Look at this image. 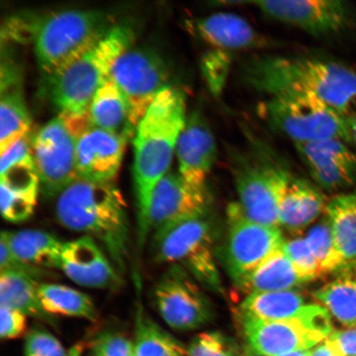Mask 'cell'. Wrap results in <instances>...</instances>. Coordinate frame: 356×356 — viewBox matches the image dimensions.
Instances as JSON below:
<instances>
[{
    "label": "cell",
    "instance_id": "6da1fadb",
    "mask_svg": "<svg viewBox=\"0 0 356 356\" xmlns=\"http://www.w3.org/2000/svg\"><path fill=\"white\" fill-rule=\"evenodd\" d=\"M249 86L270 97H306L323 102L350 120L356 117V73L337 62L261 56L244 65Z\"/></svg>",
    "mask_w": 356,
    "mask_h": 356
},
{
    "label": "cell",
    "instance_id": "7a4b0ae2",
    "mask_svg": "<svg viewBox=\"0 0 356 356\" xmlns=\"http://www.w3.org/2000/svg\"><path fill=\"white\" fill-rule=\"evenodd\" d=\"M186 97L179 88L168 86L151 104L136 128L134 140L138 247L149 238L151 197L159 181L170 171L173 154L186 122Z\"/></svg>",
    "mask_w": 356,
    "mask_h": 356
},
{
    "label": "cell",
    "instance_id": "3957f363",
    "mask_svg": "<svg viewBox=\"0 0 356 356\" xmlns=\"http://www.w3.org/2000/svg\"><path fill=\"white\" fill-rule=\"evenodd\" d=\"M56 216L65 228L102 244L118 273L126 270L131 225L126 200L113 182L78 178L56 198Z\"/></svg>",
    "mask_w": 356,
    "mask_h": 356
},
{
    "label": "cell",
    "instance_id": "277c9868",
    "mask_svg": "<svg viewBox=\"0 0 356 356\" xmlns=\"http://www.w3.org/2000/svg\"><path fill=\"white\" fill-rule=\"evenodd\" d=\"M135 39L131 26L115 25L95 47L48 76L49 97L60 113H88L97 89L110 77L118 58L132 48Z\"/></svg>",
    "mask_w": 356,
    "mask_h": 356
},
{
    "label": "cell",
    "instance_id": "5b68a950",
    "mask_svg": "<svg viewBox=\"0 0 356 356\" xmlns=\"http://www.w3.org/2000/svg\"><path fill=\"white\" fill-rule=\"evenodd\" d=\"M115 26L113 16L95 10H66L43 17L34 38L40 68L51 76L95 47Z\"/></svg>",
    "mask_w": 356,
    "mask_h": 356
},
{
    "label": "cell",
    "instance_id": "8992f818",
    "mask_svg": "<svg viewBox=\"0 0 356 356\" xmlns=\"http://www.w3.org/2000/svg\"><path fill=\"white\" fill-rule=\"evenodd\" d=\"M234 157L233 172L242 210L258 224L280 226V200L291 179L282 159L269 147L255 144Z\"/></svg>",
    "mask_w": 356,
    "mask_h": 356
},
{
    "label": "cell",
    "instance_id": "52a82bcc",
    "mask_svg": "<svg viewBox=\"0 0 356 356\" xmlns=\"http://www.w3.org/2000/svg\"><path fill=\"white\" fill-rule=\"evenodd\" d=\"M92 127L88 113H60L34 136L33 157L44 197L57 198L78 179V141Z\"/></svg>",
    "mask_w": 356,
    "mask_h": 356
},
{
    "label": "cell",
    "instance_id": "ba28073f",
    "mask_svg": "<svg viewBox=\"0 0 356 356\" xmlns=\"http://www.w3.org/2000/svg\"><path fill=\"white\" fill-rule=\"evenodd\" d=\"M213 247V229L208 213L158 231L151 240V252L156 261L179 265L202 286L221 293L222 286Z\"/></svg>",
    "mask_w": 356,
    "mask_h": 356
},
{
    "label": "cell",
    "instance_id": "9c48e42d",
    "mask_svg": "<svg viewBox=\"0 0 356 356\" xmlns=\"http://www.w3.org/2000/svg\"><path fill=\"white\" fill-rule=\"evenodd\" d=\"M262 113L271 127L295 145L327 139L350 142L349 120L318 100L270 97Z\"/></svg>",
    "mask_w": 356,
    "mask_h": 356
},
{
    "label": "cell",
    "instance_id": "30bf717a",
    "mask_svg": "<svg viewBox=\"0 0 356 356\" xmlns=\"http://www.w3.org/2000/svg\"><path fill=\"white\" fill-rule=\"evenodd\" d=\"M227 225L225 264L236 284L251 275L286 241L278 226L264 225L248 219L238 202L229 204Z\"/></svg>",
    "mask_w": 356,
    "mask_h": 356
},
{
    "label": "cell",
    "instance_id": "8fae6325",
    "mask_svg": "<svg viewBox=\"0 0 356 356\" xmlns=\"http://www.w3.org/2000/svg\"><path fill=\"white\" fill-rule=\"evenodd\" d=\"M110 77L118 84L130 108L135 129L163 89L168 87L169 70L165 60L149 48H131L120 56Z\"/></svg>",
    "mask_w": 356,
    "mask_h": 356
},
{
    "label": "cell",
    "instance_id": "7c38bea8",
    "mask_svg": "<svg viewBox=\"0 0 356 356\" xmlns=\"http://www.w3.org/2000/svg\"><path fill=\"white\" fill-rule=\"evenodd\" d=\"M197 280L179 265H171L154 288L160 316L179 332L195 330L211 321L213 309Z\"/></svg>",
    "mask_w": 356,
    "mask_h": 356
},
{
    "label": "cell",
    "instance_id": "4fadbf2b",
    "mask_svg": "<svg viewBox=\"0 0 356 356\" xmlns=\"http://www.w3.org/2000/svg\"><path fill=\"white\" fill-rule=\"evenodd\" d=\"M250 3L271 19L317 38L343 33L354 20L351 7L339 0H265Z\"/></svg>",
    "mask_w": 356,
    "mask_h": 356
},
{
    "label": "cell",
    "instance_id": "5bb4252c",
    "mask_svg": "<svg viewBox=\"0 0 356 356\" xmlns=\"http://www.w3.org/2000/svg\"><path fill=\"white\" fill-rule=\"evenodd\" d=\"M308 314L309 306L299 318L266 321L238 312V322L253 353L280 356L296 350H309L327 339L324 334L310 327Z\"/></svg>",
    "mask_w": 356,
    "mask_h": 356
},
{
    "label": "cell",
    "instance_id": "9a60e30c",
    "mask_svg": "<svg viewBox=\"0 0 356 356\" xmlns=\"http://www.w3.org/2000/svg\"><path fill=\"white\" fill-rule=\"evenodd\" d=\"M210 197L207 188L186 182L179 172L169 171L159 181L151 197L149 226L150 234L168 228L190 218L209 211Z\"/></svg>",
    "mask_w": 356,
    "mask_h": 356
},
{
    "label": "cell",
    "instance_id": "2e32d148",
    "mask_svg": "<svg viewBox=\"0 0 356 356\" xmlns=\"http://www.w3.org/2000/svg\"><path fill=\"white\" fill-rule=\"evenodd\" d=\"M60 270L83 287L114 289L121 283L108 255L96 240L88 236L64 243Z\"/></svg>",
    "mask_w": 356,
    "mask_h": 356
},
{
    "label": "cell",
    "instance_id": "e0dca14e",
    "mask_svg": "<svg viewBox=\"0 0 356 356\" xmlns=\"http://www.w3.org/2000/svg\"><path fill=\"white\" fill-rule=\"evenodd\" d=\"M176 154L180 175L189 184L207 188V181L216 162L218 149L211 128L200 111L188 115Z\"/></svg>",
    "mask_w": 356,
    "mask_h": 356
},
{
    "label": "cell",
    "instance_id": "ac0fdd59",
    "mask_svg": "<svg viewBox=\"0 0 356 356\" xmlns=\"http://www.w3.org/2000/svg\"><path fill=\"white\" fill-rule=\"evenodd\" d=\"M126 137L92 127L79 138L76 149L79 178L113 182L122 162Z\"/></svg>",
    "mask_w": 356,
    "mask_h": 356
},
{
    "label": "cell",
    "instance_id": "d6986e66",
    "mask_svg": "<svg viewBox=\"0 0 356 356\" xmlns=\"http://www.w3.org/2000/svg\"><path fill=\"white\" fill-rule=\"evenodd\" d=\"M0 175V208L3 219L11 222L29 220L41 191L33 156Z\"/></svg>",
    "mask_w": 356,
    "mask_h": 356
},
{
    "label": "cell",
    "instance_id": "ffe728a7",
    "mask_svg": "<svg viewBox=\"0 0 356 356\" xmlns=\"http://www.w3.org/2000/svg\"><path fill=\"white\" fill-rule=\"evenodd\" d=\"M193 33L217 51L246 50L264 44V39L242 17L216 13L193 22Z\"/></svg>",
    "mask_w": 356,
    "mask_h": 356
},
{
    "label": "cell",
    "instance_id": "44dd1931",
    "mask_svg": "<svg viewBox=\"0 0 356 356\" xmlns=\"http://www.w3.org/2000/svg\"><path fill=\"white\" fill-rule=\"evenodd\" d=\"M326 197L317 186L291 177L280 200L279 224L293 234H300L326 210Z\"/></svg>",
    "mask_w": 356,
    "mask_h": 356
},
{
    "label": "cell",
    "instance_id": "7402d4cb",
    "mask_svg": "<svg viewBox=\"0 0 356 356\" xmlns=\"http://www.w3.org/2000/svg\"><path fill=\"white\" fill-rule=\"evenodd\" d=\"M10 250L26 264L49 270H60L62 248L64 243L46 231L24 229L3 231Z\"/></svg>",
    "mask_w": 356,
    "mask_h": 356
},
{
    "label": "cell",
    "instance_id": "603a6c76",
    "mask_svg": "<svg viewBox=\"0 0 356 356\" xmlns=\"http://www.w3.org/2000/svg\"><path fill=\"white\" fill-rule=\"evenodd\" d=\"M88 115L93 127L127 139L136 132L130 122V108L126 97L111 77L97 89L89 106Z\"/></svg>",
    "mask_w": 356,
    "mask_h": 356
},
{
    "label": "cell",
    "instance_id": "cb8c5ba5",
    "mask_svg": "<svg viewBox=\"0 0 356 356\" xmlns=\"http://www.w3.org/2000/svg\"><path fill=\"white\" fill-rule=\"evenodd\" d=\"M314 297L346 327H356V261L346 264Z\"/></svg>",
    "mask_w": 356,
    "mask_h": 356
},
{
    "label": "cell",
    "instance_id": "d4e9b609",
    "mask_svg": "<svg viewBox=\"0 0 356 356\" xmlns=\"http://www.w3.org/2000/svg\"><path fill=\"white\" fill-rule=\"evenodd\" d=\"M305 284L306 282L284 252L283 244L237 286L249 296L256 293L289 291Z\"/></svg>",
    "mask_w": 356,
    "mask_h": 356
},
{
    "label": "cell",
    "instance_id": "484cf974",
    "mask_svg": "<svg viewBox=\"0 0 356 356\" xmlns=\"http://www.w3.org/2000/svg\"><path fill=\"white\" fill-rule=\"evenodd\" d=\"M309 305L302 293L289 289L252 293L243 300L238 312L266 321H282L302 317Z\"/></svg>",
    "mask_w": 356,
    "mask_h": 356
},
{
    "label": "cell",
    "instance_id": "4316f807",
    "mask_svg": "<svg viewBox=\"0 0 356 356\" xmlns=\"http://www.w3.org/2000/svg\"><path fill=\"white\" fill-rule=\"evenodd\" d=\"M38 280L10 270L0 271V306L19 310L28 317L55 324L43 309L39 297Z\"/></svg>",
    "mask_w": 356,
    "mask_h": 356
},
{
    "label": "cell",
    "instance_id": "83f0119b",
    "mask_svg": "<svg viewBox=\"0 0 356 356\" xmlns=\"http://www.w3.org/2000/svg\"><path fill=\"white\" fill-rule=\"evenodd\" d=\"M325 211L337 250L347 264L356 261V190L330 199Z\"/></svg>",
    "mask_w": 356,
    "mask_h": 356
},
{
    "label": "cell",
    "instance_id": "f1b7e54d",
    "mask_svg": "<svg viewBox=\"0 0 356 356\" xmlns=\"http://www.w3.org/2000/svg\"><path fill=\"white\" fill-rule=\"evenodd\" d=\"M39 297L48 314L96 321L97 312L91 298L77 289L56 283H41Z\"/></svg>",
    "mask_w": 356,
    "mask_h": 356
},
{
    "label": "cell",
    "instance_id": "f546056e",
    "mask_svg": "<svg viewBox=\"0 0 356 356\" xmlns=\"http://www.w3.org/2000/svg\"><path fill=\"white\" fill-rule=\"evenodd\" d=\"M135 356H188V350L138 305L136 314Z\"/></svg>",
    "mask_w": 356,
    "mask_h": 356
},
{
    "label": "cell",
    "instance_id": "4dcf8cb0",
    "mask_svg": "<svg viewBox=\"0 0 356 356\" xmlns=\"http://www.w3.org/2000/svg\"><path fill=\"white\" fill-rule=\"evenodd\" d=\"M31 118L19 88L1 92L0 102V154L28 135Z\"/></svg>",
    "mask_w": 356,
    "mask_h": 356
},
{
    "label": "cell",
    "instance_id": "1f68e13d",
    "mask_svg": "<svg viewBox=\"0 0 356 356\" xmlns=\"http://www.w3.org/2000/svg\"><path fill=\"white\" fill-rule=\"evenodd\" d=\"M346 143L339 139H327L295 145L298 154L311 171L332 163L356 162V155Z\"/></svg>",
    "mask_w": 356,
    "mask_h": 356
},
{
    "label": "cell",
    "instance_id": "d6a6232c",
    "mask_svg": "<svg viewBox=\"0 0 356 356\" xmlns=\"http://www.w3.org/2000/svg\"><path fill=\"white\" fill-rule=\"evenodd\" d=\"M305 238L321 267L324 277L335 275L348 264L337 250L331 227L326 217L309 231Z\"/></svg>",
    "mask_w": 356,
    "mask_h": 356
},
{
    "label": "cell",
    "instance_id": "836d02e7",
    "mask_svg": "<svg viewBox=\"0 0 356 356\" xmlns=\"http://www.w3.org/2000/svg\"><path fill=\"white\" fill-rule=\"evenodd\" d=\"M284 250L306 283L324 277L321 267L305 238L297 237L284 241Z\"/></svg>",
    "mask_w": 356,
    "mask_h": 356
},
{
    "label": "cell",
    "instance_id": "e575fe53",
    "mask_svg": "<svg viewBox=\"0 0 356 356\" xmlns=\"http://www.w3.org/2000/svg\"><path fill=\"white\" fill-rule=\"evenodd\" d=\"M83 350L82 344L65 348L55 336L42 328L30 331L24 344L25 356H81Z\"/></svg>",
    "mask_w": 356,
    "mask_h": 356
},
{
    "label": "cell",
    "instance_id": "d590c367",
    "mask_svg": "<svg viewBox=\"0 0 356 356\" xmlns=\"http://www.w3.org/2000/svg\"><path fill=\"white\" fill-rule=\"evenodd\" d=\"M309 172L316 184L324 190L345 189L356 180V162L332 163Z\"/></svg>",
    "mask_w": 356,
    "mask_h": 356
},
{
    "label": "cell",
    "instance_id": "8d00e7d4",
    "mask_svg": "<svg viewBox=\"0 0 356 356\" xmlns=\"http://www.w3.org/2000/svg\"><path fill=\"white\" fill-rule=\"evenodd\" d=\"M188 356H239L232 341L220 332H202L194 338L188 350Z\"/></svg>",
    "mask_w": 356,
    "mask_h": 356
},
{
    "label": "cell",
    "instance_id": "74e56055",
    "mask_svg": "<svg viewBox=\"0 0 356 356\" xmlns=\"http://www.w3.org/2000/svg\"><path fill=\"white\" fill-rule=\"evenodd\" d=\"M91 356H135L134 342L118 332H104L91 343Z\"/></svg>",
    "mask_w": 356,
    "mask_h": 356
},
{
    "label": "cell",
    "instance_id": "f35d334b",
    "mask_svg": "<svg viewBox=\"0 0 356 356\" xmlns=\"http://www.w3.org/2000/svg\"><path fill=\"white\" fill-rule=\"evenodd\" d=\"M1 270L15 271L29 275L38 282L42 280L56 279V275L51 270L40 268L17 258L10 250L6 240L2 238H0V271Z\"/></svg>",
    "mask_w": 356,
    "mask_h": 356
},
{
    "label": "cell",
    "instance_id": "ab89813d",
    "mask_svg": "<svg viewBox=\"0 0 356 356\" xmlns=\"http://www.w3.org/2000/svg\"><path fill=\"white\" fill-rule=\"evenodd\" d=\"M226 53L216 50L203 59V73L213 92H221L225 86L230 66V57Z\"/></svg>",
    "mask_w": 356,
    "mask_h": 356
},
{
    "label": "cell",
    "instance_id": "60d3db41",
    "mask_svg": "<svg viewBox=\"0 0 356 356\" xmlns=\"http://www.w3.org/2000/svg\"><path fill=\"white\" fill-rule=\"evenodd\" d=\"M28 328V316L8 307L0 306V337L3 340L17 339Z\"/></svg>",
    "mask_w": 356,
    "mask_h": 356
},
{
    "label": "cell",
    "instance_id": "b9f144b4",
    "mask_svg": "<svg viewBox=\"0 0 356 356\" xmlns=\"http://www.w3.org/2000/svg\"><path fill=\"white\" fill-rule=\"evenodd\" d=\"M33 139L26 135L22 139L13 144L4 152L1 153V161H0V173L8 170L13 164L22 161V160L32 157Z\"/></svg>",
    "mask_w": 356,
    "mask_h": 356
},
{
    "label": "cell",
    "instance_id": "7bdbcfd3",
    "mask_svg": "<svg viewBox=\"0 0 356 356\" xmlns=\"http://www.w3.org/2000/svg\"><path fill=\"white\" fill-rule=\"evenodd\" d=\"M327 339L340 356H356V327L332 332Z\"/></svg>",
    "mask_w": 356,
    "mask_h": 356
},
{
    "label": "cell",
    "instance_id": "ee69618b",
    "mask_svg": "<svg viewBox=\"0 0 356 356\" xmlns=\"http://www.w3.org/2000/svg\"><path fill=\"white\" fill-rule=\"evenodd\" d=\"M310 356H340L327 338L310 350Z\"/></svg>",
    "mask_w": 356,
    "mask_h": 356
},
{
    "label": "cell",
    "instance_id": "f6af8a7d",
    "mask_svg": "<svg viewBox=\"0 0 356 356\" xmlns=\"http://www.w3.org/2000/svg\"><path fill=\"white\" fill-rule=\"evenodd\" d=\"M350 142L356 145V117L349 120Z\"/></svg>",
    "mask_w": 356,
    "mask_h": 356
},
{
    "label": "cell",
    "instance_id": "bcb514c9",
    "mask_svg": "<svg viewBox=\"0 0 356 356\" xmlns=\"http://www.w3.org/2000/svg\"><path fill=\"white\" fill-rule=\"evenodd\" d=\"M280 356H310V350H300L293 351V353H288Z\"/></svg>",
    "mask_w": 356,
    "mask_h": 356
},
{
    "label": "cell",
    "instance_id": "7dc6e473",
    "mask_svg": "<svg viewBox=\"0 0 356 356\" xmlns=\"http://www.w3.org/2000/svg\"><path fill=\"white\" fill-rule=\"evenodd\" d=\"M252 353H246V355H244L243 356H255L254 355L252 354Z\"/></svg>",
    "mask_w": 356,
    "mask_h": 356
}]
</instances>
